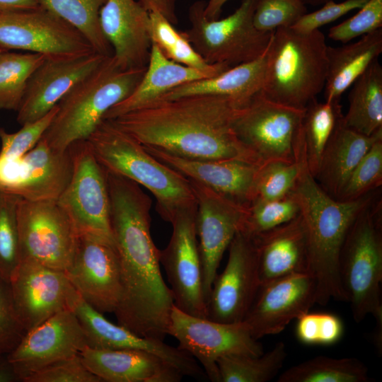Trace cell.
I'll return each instance as SVG.
<instances>
[{
	"instance_id": "18",
	"label": "cell",
	"mask_w": 382,
	"mask_h": 382,
	"mask_svg": "<svg viewBox=\"0 0 382 382\" xmlns=\"http://www.w3.org/2000/svg\"><path fill=\"white\" fill-rule=\"evenodd\" d=\"M86 346L76 315L64 309L27 331L6 359L18 381H24L45 367L79 354Z\"/></svg>"
},
{
	"instance_id": "46",
	"label": "cell",
	"mask_w": 382,
	"mask_h": 382,
	"mask_svg": "<svg viewBox=\"0 0 382 382\" xmlns=\"http://www.w3.org/2000/svg\"><path fill=\"white\" fill-rule=\"evenodd\" d=\"M382 27V0H368L351 18L330 28L328 37L347 43Z\"/></svg>"
},
{
	"instance_id": "8",
	"label": "cell",
	"mask_w": 382,
	"mask_h": 382,
	"mask_svg": "<svg viewBox=\"0 0 382 382\" xmlns=\"http://www.w3.org/2000/svg\"><path fill=\"white\" fill-rule=\"evenodd\" d=\"M257 1L242 0L233 13L216 20L205 17L207 1H195L188 11L190 28L183 32L209 64H226L232 67L255 60L265 52L274 32L260 31L254 26Z\"/></svg>"
},
{
	"instance_id": "12",
	"label": "cell",
	"mask_w": 382,
	"mask_h": 382,
	"mask_svg": "<svg viewBox=\"0 0 382 382\" xmlns=\"http://www.w3.org/2000/svg\"><path fill=\"white\" fill-rule=\"evenodd\" d=\"M168 335L178 342V347L197 359L212 382H219V358L228 354L260 356L262 345L255 339L244 321L225 323L192 316L173 306Z\"/></svg>"
},
{
	"instance_id": "54",
	"label": "cell",
	"mask_w": 382,
	"mask_h": 382,
	"mask_svg": "<svg viewBox=\"0 0 382 382\" xmlns=\"http://www.w3.org/2000/svg\"><path fill=\"white\" fill-rule=\"evenodd\" d=\"M304 4H308L312 6H318V5H323L324 3H325L328 1L330 0H301Z\"/></svg>"
},
{
	"instance_id": "24",
	"label": "cell",
	"mask_w": 382,
	"mask_h": 382,
	"mask_svg": "<svg viewBox=\"0 0 382 382\" xmlns=\"http://www.w3.org/2000/svg\"><path fill=\"white\" fill-rule=\"evenodd\" d=\"M100 24L120 68L146 67L151 47L149 13L138 0H105Z\"/></svg>"
},
{
	"instance_id": "53",
	"label": "cell",
	"mask_w": 382,
	"mask_h": 382,
	"mask_svg": "<svg viewBox=\"0 0 382 382\" xmlns=\"http://www.w3.org/2000/svg\"><path fill=\"white\" fill-rule=\"evenodd\" d=\"M18 381L14 369L6 358L0 361V382H13Z\"/></svg>"
},
{
	"instance_id": "26",
	"label": "cell",
	"mask_w": 382,
	"mask_h": 382,
	"mask_svg": "<svg viewBox=\"0 0 382 382\" xmlns=\"http://www.w3.org/2000/svg\"><path fill=\"white\" fill-rule=\"evenodd\" d=\"M252 236L260 285L292 274L309 273L307 238L300 213L289 222Z\"/></svg>"
},
{
	"instance_id": "15",
	"label": "cell",
	"mask_w": 382,
	"mask_h": 382,
	"mask_svg": "<svg viewBox=\"0 0 382 382\" xmlns=\"http://www.w3.org/2000/svg\"><path fill=\"white\" fill-rule=\"evenodd\" d=\"M224 271L216 274L207 303V318L233 323L243 321L260 286L258 255L253 237L242 230L228 248Z\"/></svg>"
},
{
	"instance_id": "1",
	"label": "cell",
	"mask_w": 382,
	"mask_h": 382,
	"mask_svg": "<svg viewBox=\"0 0 382 382\" xmlns=\"http://www.w3.org/2000/svg\"><path fill=\"white\" fill-rule=\"evenodd\" d=\"M108 192L122 283L114 314L120 325L135 334L163 341L168 335L174 301L161 274L160 250L151 234V199L129 180L113 182Z\"/></svg>"
},
{
	"instance_id": "14",
	"label": "cell",
	"mask_w": 382,
	"mask_h": 382,
	"mask_svg": "<svg viewBox=\"0 0 382 382\" xmlns=\"http://www.w3.org/2000/svg\"><path fill=\"white\" fill-rule=\"evenodd\" d=\"M196 206L178 212L170 223L172 234L168 245L160 250L174 305L182 311L207 318L202 287L200 255L195 225Z\"/></svg>"
},
{
	"instance_id": "52",
	"label": "cell",
	"mask_w": 382,
	"mask_h": 382,
	"mask_svg": "<svg viewBox=\"0 0 382 382\" xmlns=\"http://www.w3.org/2000/svg\"><path fill=\"white\" fill-rule=\"evenodd\" d=\"M228 1L209 0L204 11L205 17L209 20L219 19L221 13L222 7Z\"/></svg>"
},
{
	"instance_id": "44",
	"label": "cell",
	"mask_w": 382,
	"mask_h": 382,
	"mask_svg": "<svg viewBox=\"0 0 382 382\" xmlns=\"http://www.w3.org/2000/svg\"><path fill=\"white\" fill-rule=\"evenodd\" d=\"M307 13L301 0H257L253 21L256 29L273 32L280 28H291Z\"/></svg>"
},
{
	"instance_id": "6",
	"label": "cell",
	"mask_w": 382,
	"mask_h": 382,
	"mask_svg": "<svg viewBox=\"0 0 382 382\" xmlns=\"http://www.w3.org/2000/svg\"><path fill=\"white\" fill-rule=\"evenodd\" d=\"M324 34L291 28L273 32L267 53L262 93L287 106L305 109L324 89L328 60Z\"/></svg>"
},
{
	"instance_id": "31",
	"label": "cell",
	"mask_w": 382,
	"mask_h": 382,
	"mask_svg": "<svg viewBox=\"0 0 382 382\" xmlns=\"http://www.w3.org/2000/svg\"><path fill=\"white\" fill-rule=\"evenodd\" d=\"M381 52V28L361 36L352 43L337 47L328 46L325 101H340L343 93L378 59Z\"/></svg>"
},
{
	"instance_id": "38",
	"label": "cell",
	"mask_w": 382,
	"mask_h": 382,
	"mask_svg": "<svg viewBox=\"0 0 382 382\" xmlns=\"http://www.w3.org/2000/svg\"><path fill=\"white\" fill-rule=\"evenodd\" d=\"M46 57L34 52L0 54V110H18L31 76Z\"/></svg>"
},
{
	"instance_id": "50",
	"label": "cell",
	"mask_w": 382,
	"mask_h": 382,
	"mask_svg": "<svg viewBox=\"0 0 382 382\" xmlns=\"http://www.w3.org/2000/svg\"><path fill=\"white\" fill-rule=\"evenodd\" d=\"M178 0H138L149 12H157L173 25L178 23L176 2Z\"/></svg>"
},
{
	"instance_id": "21",
	"label": "cell",
	"mask_w": 382,
	"mask_h": 382,
	"mask_svg": "<svg viewBox=\"0 0 382 382\" xmlns=\"http://www.w3.org/2000/svg\"><path fill=\"white\" fill-rule=\"evenodd\" d=\"M71 310L83 330L87 346L97 349H138L151 352L177 369L183 376L207 378L203 369L187 352L163 341L141 337L127 328L116 325L87 303L79 294Z\"/></svg>"
},
{
	"instance_id": "39",
	"label": "cell",
	"mask_w": 382,
	"mask_h": 382,
	"mask_svg": "<svg viewBox=\"0 0 382 382\" xmlns=\"http://www.w3.org/2000/svg\"><path fill=\"white\" fill-rule=\"evenodd\" d=\"M303 150V134L294 162L272 161L260 166L255 183L254 201L277 199L291 193L300 174Z\"/></svg>"
},
{
	"instance_id": "35",
	"label": "cell",
	"mask_w": 382,
	"mask_h": 382,
	"mask_svg": "<svg viewBox=\"0 0 382 382\" xmlns=\"http://www.w3.org/2000/svg\"><path fill=\"white\" fill-rule=\"evenodd\" d=\"M286 357L284 342L260 356L228 354L216 361L219 382H266L274 378Z\"/></svg>"
},
{
	"instance_id": "25",
	"label": "cell",
	"mask_w": 382,
	"mask_h": 382,
	"mask_svg": "<svg viewBox=\"0 0 382 382\" xmlns=\"http://www.w3.org/2000/svg\"><path fill=\"white\" fill-rule=\"evenodd\" d=\"M86 367L106 382H179L184 376L158 356L138 349H97L79 353Z\"/></svg>"
},
{
	"instance_id": "17",
	"label": "cell",
	"mask_w": 382,
	"mask_h": 382,
	"mask_svg": "<svg viewBox=\"0 0 382 382\" xmlns=\"http://www.w3.org/2000/svg\"><path fill=\"white\" fill-rule=\"evenodd\" d=\"M8 284L16 311L26 332L61 311L71 310L79 295L64 271L29 259L20 260Z\"/></svg>"
},
{
	"instance_id": "36",
	"label": "cell",
	"mask_w": 382,
	"mask_h": 382,
	"mask_svg": "<svg viewBox=\"0 0 382 382\" xmlns=\"http://www.w3.org/2000/svg\"><path fill=\"white\" fill-rule=\"evenodd\" d=\"M342 115L340 101L320 103L315 98L305 108L302 121L305 154L308 170L314 178L325 146Z\"/></svg>"
},
{
	"instance_id": "11",
	"label": "cell",
	"mask_w": 382,
	"mask_h": 382,
	"mask_svg": "<svg viewBox=\"0 0 382 382\" xmlns=\"http://www.w3.org/2000/svg\"><path fill=\"white\" fill-rule=\"evenodd\" d=\"M21 260L65 272L72 263L78 236L57 200L21 198L17 207Z\"/></svg>"
},
{
	"instance_id": "22",
	"label": "cell",
	"mask_w": 382,
	"mask_h": 382,
	"mask_svg": "<svg viewBox=\"0 0 382 382\" xmlns=\"http://www.w3.org/2000/svg\"><path fill=\"white\" fill-rule=\"evenodd\" d=\"M108 56L96 52L70 57H47L31 76L17 110L21 125L46 115L81 80Z\"/></svg>"
},
{
	"instance_id": "40",
	"label": "cell",
	"mask_w": 382,
	"mask_h": 382,
	"mask_svg": "<svg viewBox=\"0 0 382 382\" xmlns=\"http://www.w3.org/2000/svg\"><path fill=\"white\" fill-rule=\"evenodd\" d=\"M300 208L291 193L272 200H255L248 207L241 230L255 236L267 231L299 216Z\"/></svg>"
},
{
	"instance_id": "13",
	"label": "cell",
	"mask_w": 382,
	"mask_h": 382,
	"mask_svg": "<svg viewBox=\"0 0 382 382\" xmlns=\"http://www.w3.org/2000/svg\"><path fill=\"white\" fill-rule=\"evenodd\" d=\"M0 48L47 57L78 56L95 52L76 28L40 6L0 13Z\"/></svg>"
},
{
	"instance_id": "10",
	"label": "cell",
	"mask_w": 382,
	"mask_h": 382,
	"mask_svg": "<svg viewBox=\"0 0 382 382\" xmlns=\"http://www.w3.org/2000/svg\"><path fill=\"white\" fill-rule=\"evenodd\" d=\"M72 175L57 199L71 221L78 237H88L113 244L110 197L105 170L93 154L87 140L71 144Z\"/></svg>"
},
{
	"instance_id": "42",
	"label": "cell",
	"mask_w": 382,
	"mask_h": 382,
	"mask_svg": "<svg viewBox=\"0 0 382 382\" xmlns=\"http://www.w3.org/2000/svg\"><path fill=\"white\" fill-rule=\"evenodd\" d=\"M21 198L0 192V277L8 283L21 260L17 224Z\"/></svg>"
},
{
	"instance_id": "47",
	"label": "cell",
	"mask_w": 382,
	"mask_h": 382,
	"mask_svg": "<svg viewBox=\"0 0 382 382\" xmlns=\"http://www.w3.org/2000/svg\"><path fill=\"white\" fill-rule=\"evenodd\" d=\"M25 332L16 311L9 284L0 277V357L7 356Z\"/></svg>"
},
{
	"instance_id": "5",
	"label": "cell",
	"mask_w": 382,
	"mask_h": 382,
	"mask_svg": "<svg viewBox=\"0 0 382 382\" xmlns=\"http://www.w3.org/2000/svg\"><path fill=\"white\" fill-rule=\"evenodd\" d=\"M146 68L123 69L112 55L106 57L57 103V114L42 139L60 152L86 140L106 112L134 91Z\"/></svg>"
},
{
	"instance_id": "16",
	"label": "cell",
	"mask_w": 382,
	"mask_h": 382,
	"mask_svg": "<svg viewBox=\"0 0 382 382\" xmlns=\"http://www.w3.org/2000/svg\"><path fill=\"white\" fill-rule=\"evenodd\" d=\"M189 180L196 199L195 225L203 292L207 303L223 255L236 233L242 228L248 207L195 180Z\"/></svg>"
},
{
	"instance_id": "23",
	"label": "cell",
	"mask_w": 382,
	"mask_h": 382,
	"mask_svg": "<svg viewBox=\"0 0 382 382\" xmlns=\"http://www.w3.org/2000/svg\"><path fill=\"white\" fill-rule=\"evenodd\" d=\"M143 146L157 160L187 178L207 186L240 205L249 207L255 200L260 164L236 158H188L153 146Z\"/></svg>"
},
{
	"instance_id": "33",
	"label": "cell",
	"mask_w": 382,
	"mask_h": 382,
	"mask_svg": "<svg viewBox=\"0 0 382 382\" xmlns=\"http://www.w3.org/2000/svg\"><path fill=\"white\" fill-rule=\"evenodd\" d=\"M369 370L353 357L317 356L293 366L282 374L278 382H369Z\"/></svg>"
},
{
	"instance_id": "9",
	"label": "cell",
	"mask_w": 382,
	"mask_h": 382,
	"mask_svg": "<svg viewBox=\"0 0 382 382\" xmlns=\"http://www.w3.org/2000/svg\"><path fill=\"white\" fill-rule=\"evenodd\" d=\"M305 109H299L256 95L236 113L233 130L240 143L260 164L296 159L303 135Z\"/></svg>"
},
{
	"instance_id": "34",
	"label": "cell",
	"mask_w": 382,
	"mask_h": 382,
	"mask_svg": "<svg viewBox=\"0 0 382 382\" xmlns=\"http://www.w3.org/2000/svg\"><path fill=\"white\" fill-rule=\"evenodd\" d=\"M39 6L80 32L93 50L104 56L113 54L100 24V11L105 0H36Z\"/></svg>"
},
{
	"instance_id": "43",
	"label": "cell",
	"mask_w": 382,
	"mask_h": 382,
	"mask_svg": "<svg viewBox=\"0 0 382 382\" xmlns=\"http://www.w3.org/2000/svg\"><path fill=\"white\" fill-rule=\"evenodd\" d=\"M344 332L341 319L330 313L307 312L296 319V336L308 345H331L338 342Z\"/></svg>"
},
{
	"instance_id": "49",
	"label": "cell",
	"mask_w": 382,
	"mask_h": 382,
	"mask_svg": "<svg viewBox=\"0 0 382 382\" xmlns=\"http://www.w3.org/2000/svg\"><path fill=\"white\" fill-rule=\"evenodd\" d=\"M368 0H345L336 3L330 0L324 3L320 9L306 13L291 27L297 32L308 33L328 23L333 22L354 9L363 7Z\"/></svg>"
},
{
	"instance_id": "7",
	"label": "cell",
	"mask_w": 382,
	"mask_h": 382,
	"mask_svg": "<svg viewBox=\"0 0 382 382\" xmlns=\"http://www.w3.org/2000/svg\"><path fill=\"white\" fill-rule=\"evenodd\" d=\"M339 269L354 320L359 323L371 315L376 326L382 327L381 207L375 197L349 228L341 248Z\"/></svg>"
},
{
	"instance_id": "20",
	"label": "cell",
	"mask_w": 382,
	"mask_h": 382,
	"mask_svg": "<svg viewBox=\"0 0 382 382\" xmlns=\"http://www.w3.org/2000/svg\"><path fill=\"white\" fill-rule=\"evenodd\" d=\"M79 296L98 312L115 313L120 301L122 283L115 245L79 237L72 263L64 272Z\"/></svg>"
},
{
	"instance_id": "48",
	"label": "cell",
	"mask_w": 382,
	"mask_h": 382,
	"mask_svg": "<svg viewBox=\"0 0 382 382\" xmlns=\"http://www.w3.org/2000/svg\"><path fill=\"white\" fill-rule=\"evenodd\" d=\"M24 382H102L84 365L79 354L52 364Z\"/></svg>"
},
{
	"instance_id": "3",
	"label": "cell",
	"mask_w": 382,
	"mask_h": 382,
	"mask_svg": "<svg viewBox=\"0 0 382 382\" xmlns=\"http://www.w3.org/2000/svg\"><path fill=\"white\" fill-rule=\"evenodd\" d=\"M291 193L299 204L306 233L309 273L316 283V303L325 306L332 299L347 301L339 269L341 248L352 224L374 195L370 192L352 201L332 197L308 170L305 149L300 174Z\"/></svg>"
},
{
	"instance_id": "2",
	"label": "cell",
	"mask_w": 382,
	"mask_h": 382,
	"mask_svg": "<svg viewBox=\"0 0 382 382\" xmlns=\"http://www.w3.org/2000/svg\"><path fill=\"white\" fill-rule=\"evenodd\" d=\"M242 107L221 96L193 95L158 98L110 120L141 145L176 156L204 160L236 158L260 164L232 128Z\"/></svg>"
},
{
	"instance_id": "37",
	"label": "cell",
	"mask_w": 382,
	"mask_h": 382,
	"mask_svg": "<svg viewBox=\"0 0 382 382\" xmlns=\"http://www.w3.org/2000/svg\"><path fill=\"white\" fill-rule=\"evenodd\" d=\"M149 13V35L155 44L169 59L189 67L221 74L231 68L226 64H209L196 52L183 31L157 12Z\"/></svg>"
},
{
	"instance_id": "51",
	"label": "cell",
	"mask_w": 382,
	"mask_h": 382,
	"mask_svg": "<svg viewBox=\"0 0 382 382\" xmlns=\"http://www.w3.org/2000/svg\"><path fill=\"white\" fill-rule=\"evenodd\" d=\"M40 6L36 0H0V13L27 10Z\"/></svg>"
},
{
	"instance_id": "29",
	"label": "cell",
	"mask_w": 382,
	"mask_h": 382,
	"mask_svg": "<svg viewBox=\"0 0 382 382\" xmlns=\"http://www.w3.org/2000/svg\"><path fill=\"white\" fill-rule=\"evenodd\" d=\"M381 136L382 129L371 136L362 134L345 125L343 115L340 116L323 151L317 183L336 199L353 169Z\"/></svg>"
},
{
	"instance_id": "19",
	"label": "cell",
	"mask_w": 382,
	"mask_h": 382,
	"mask_svg": "<svg viewBox=\"0 0 382 382\" xmlns=\"http://www.w3.org/2000/svg\"><path fill=\"white\" fill-rule=\"evenodd\" d=\"M316 303V283L310 273L286 275L260 285L243 321L259 340L283 331Z\"/></svg>"
},
{
	"instance_id": "55",
	"label": "cell",
	"mask_w": 382,
	"mask_h": 382,
	"mask_svg": "<svg viewBox=\"0 0 382 382\" xmlns=\"http://www.w3.org/2000/svg\"><path fill=\"white\" fill-rule=\"evenodd\" d=\"M5 51H6V50H4L0 48V54H1L2 52H5Z\"/></svg>"
},
{
	"instance_id": "30",
	"label": "cell",
	"mask_w": 382,
	"mask_h": 382,
	"mask_svg": "<svg viewBox=\"0 0 382 382\" xmlns=\"http://www.w3.org/2000/svg\"><path fill=\"white\" fill-rule=\"evenodd\" d=\"M267 53V49L255 60L232 66L216 76L178 86L159 98L212 95L228 98L244 106L262 92Z\"/></svg>"
},
{
	"instance_id": "4",
	"label": "cell",
	"mask_w": 382,
	"mask_h": 382,
	"mask_svg": "<svg viewBox=\"0 0 382 382\" xmlns=\"http://www.w3.org/2000/svg\"><path fill=\"white\" fill-rule=\"evenodd\" d=\"M101 166L129 178L154 195L161 218L171 223L178 212L196 206L189 179L157 160L110 120L101 121L86 139Z\"/></svg>"
},
{
	"instance_id": "28",
	"label": "cell",
	"mask_w": 382,
	"mask_h": 382,
	"mask_svg": "<svg viewBox=\"0 0 382 382\" xmlns=\"http://www.w3.org/2000/svg\"><path fill=\"white\" fill-rule=\"evenodd\" d=\"M218 74L176 63L168 59L151 43L148 64L140 82L129 96L106 112L104 119H114L139 108L182 84Z\"/></svg>"
},
{
	"instance_id": "45",
	"label": "cell",
	"mask_w": 382,
	"mask_h": 382,
	"mask_svg": "<svg viewBox=\"0 0 382 382\" xmlns=\"http://www.w3.org/2000/svg\"><path fill=\"white\" fill-rule=\"evenodd\" d=\"M57 110V105L43 117L22 125V128L14 133H8L0 128V158H19L33 149L50 125Z\"/></svg>"
},
{
	"instance_id": "27",
	"label": "cell",
	"mask_w": 382,
	"mask_h": 382,
	"mask_svg": "<svg viewBox=\"0 0 382 382\" xmlns=\"http://www.w3.org/2000/svg\"><path fill=\"white\" fill-rule=\"evenodd\" d=\"M22 160V178L16 195L30 201L57 200L72 175L69 149L57 151L41 138Z\"/></svg>"
},
{
	"instance_id": "32",
	"label": "cell",
	"mask_w": 382,
	"mask_h": 382,
	"mask_svg": "<svg viewBox=\"0 0 382 382\" xmlns=\"http://www.w3.org/2000/svg\"><path fill=\"white\" fill-rule=\"evenodd\" d=\"M343 122L366 136L382 129V66L378 59L352 84Z\"/></svg>"
},
{
	"instance_id": "41",
	"label": "cell",
	"mask_w": 382,
	"mask_h": 382,
	"mask_svg": "<svg viewBox=\"0 0 382 382\" xmlns=\"http://www.w3.org/2000/svg\"><path fill=\"white\" fill-rule=\"evenodd\" d=\"M382 185V136L371 148L349 175L336 199H358Z\"/></svg>"
}]
</instances>
